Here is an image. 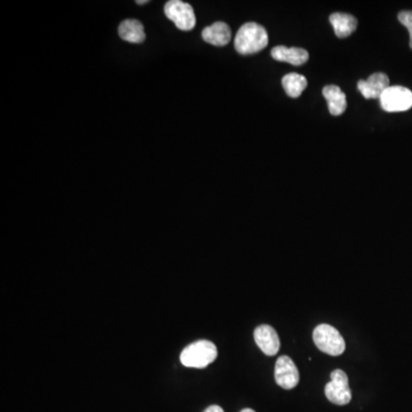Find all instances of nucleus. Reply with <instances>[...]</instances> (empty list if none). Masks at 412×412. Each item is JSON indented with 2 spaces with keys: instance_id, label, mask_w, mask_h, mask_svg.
<instances>
[{
  "instance_id": "nucleus-1",
  "label": "nucleus",
  "mask_w": 412,
  "mask_h": 412,
  "mask_svg": "<svg viewBox=\"0 0 412 412\" xmlns=\"http://www.w3.org/2000/svg\"><path fill=\"white\" fill-rule=\"evenodd\" d=\"M268 41L267 31L262 25L248 22L239 28L234 45L239 54L250 55L267 48Z\"/></svg>"
},
{
  "instance_id": "nucleus-2",
  "label": "nucleus",
  "mask_w": 412,
  "mask_h": 412,
  "mask_svg": "<svg viewBox=\"0 0 412 412\" xmlns=\"http://www.w3.org/2000/svg\"><path fill=\"white\" fill-rule=\"evenodd\" d=\"M218 357L217 346L210 340H199L183 350L180 361L187 368H206Z\"/></svg>"
},
{
  "instance_id": "nucleus-3",
  "label": "nucleus",
  "mask_w": 412,
  "mask_h": 412,
  "mask_svg": "<svg viewBox=\"0 0 412 412\" xmlns=\"http://www.w3.org/2000/svg\"><path fill=\"white\" fill-rule=\"evenodd\" d=\"M313 339L318 350L327 355L339 356L346 350V343L343 336L332 325H318L313 332Z\"/></svg>"
},
{
  "instance_id": "nucleus-4",
  "label": "nucleus",
  "mask_w": 412,
  "mask_h": 412,
  "mask_svg": "<svg viewBox=\"0 0 412 412\" xmlns=\"http://www.w3.org/2000/svg\"><path fill=\"white\" fill-rule=\"evenodd\" d=\"M325 397L331 403L337 406L348 404L352 400V390L346 372L340 369L331 372V381L325 386Z\"/></svg>"
},
{
  "instance_id": "nucleus-5",
  "label": "nucleus",
  "mask_w": 412,
  "mask_h": 412,
  "mask_svg": "<svg viewBox=\"0 0 412 412\" xmlns=\"http://www.w3.org/2000/svg\"><path fill=\"white\" fill-rule=\"evenodd\" d=\"M164 12L167 19H170L179 30L190 31L196 25L194 8L189 3H183L181 0L167 1L164 7Z\"/></svg>"
},
{
  "instance_id": "nucleus-6",
  "label": "nucleus",
  "mask_w": 412,
  "mask_h": 412,
  "mask_svg": "<svg viewBox=\"0 0 412 412\" xmlns=\"http://www.w3.org/2000/svg\"><path fill=\"white\" fill-rule=\"evenodd\" d=\"M381 106L388 113H402L412 108V92L403 86H390L379 98Z\"/></svg>"
},
{
  "instance_id": "nucleus-7",
  "label": "nucleus",
  "mask_w": 412,
  "mask_h": 412,
  "mask_svg": "<svg viewBox=\"0 0 412 412\" xmlns=\"http://www.w3.org/2000/svg\"><path fill=\"white\" fill-rule=\"evenodd\" d=\"M275 381L280 388L292 390L299 384V370L289 356H280L275 364Z\"/></svg>"
},
{
  "instance_id": "nucleus-8",
  "label": "nucleus",
  "mask_w": 412,
  "mask_h": 412,
  "mask_svg": "<svg viewBox=\"0 0 412 412\" xmlns=\"http://www.w3.org/2000/svg\"><path fill=\"white\" fill-rule=\"evenodd\" d=\"M255 340L259 348L267 356L276 355L280 348V338L271 325H260L255 330Z\"/></svg>"
},
{
  "instance_id": "nucleus-9",
  "label": "nucleus",
  "mask_w": 412,
  "mask_h": 412,
  "mask_svg": "<svg viewBox=\"0 0 412 412\" xmlns=\"http://www.w3.org/2000/svg\"><path fill=\"white\" fill-rule=\"evenodd\" d=\"M390 87V78L384 73H374L367 80H360L357 88L365 99H379Z\"/></svg>"
},
{
  "instance_id": "nucleus-10",
  "label": "nucleus",
  "mask_w": 412,
  "mask_h": 412,
  "mask_svg": "<svg viewBox=\"0 0 412 412\" xmlns=\"http://www.w3.org/2000/svg\"><path fill=\"white\" fill-rule=\"evenodd\" d=\"M271 57L280 62L290 63L292 66H301L308 61L309 54L304 48L277 46L271 50Z\"/></svg>"
},
{
  "instance_id": "nucleus-11",
  "label": "nucleus",
  "mask_w": 412,
  "mask_h": 412,
  "mask_svg": "<svg viewBox=\"0 0 412 412\" xmlns=\"http://www.w3.org/2000/svg\"><path fill=\"white\" fill-rule=\"evenodd\" d=\"M201 37L208 44L214 46H225L232 39V30L225 22H215L201 32Z\"/></svg>"
},
{
  "instance_id": "nucleus-12",
  "label": "nucleus",
  "mask_w": 412,
  "mask_h": 412,
  "mask_svg": "<svg viewBox=\"0 0 412 412\" xmlns=\"http://www.w3.org/2000/svg\"><path fill=\"white\" fill-rule=\"evenodd\" d=\"M323 97L329 104V111L334 116H340L346 111V95L340 87L336 85L325 86L323 88Z\"/></svg>"
},
{
  "instance_id": "nucleus-13",
  "label": "nucleus",
  "mask_w": 412,
  "mask_h": 412,
  "mask_svg": "<svg viewBox=\"0 0 412 412\" xmlns=\"http://www.w3.org/2000/svg\"><path fill=\"white\" fill-rule=\"evenodd\" d=\"M330 23L334 29V34L339 38H346L355 31L357 20L350 14L334 13L330 15Z\"/></svg>"
},
{
  "instance_id": "nucleus-14",
  "label": "nucleus",
  "mask_w": 412,
  "mask_h": 412,
  "mask_svg": "<svg viewBox=\"0 0 412 412\" xmlns=\"http://www.w3.org/2000/svg\"><path fill=\"white\" fill-rule=\"evenodd\" d=\"M120 38L133 44H140L145 39V28L138 20H125L118 28Z\"/></svg>"
},
{
  "instance_id": "nucleus-15",
  "label": "nucleus",
  "mask_w": 412,
  "mask_h": 412,
  "mask_svg": "<svg viewBox=\"0 0 412 412\" xmlns=\"http://www.w3.org/2000/svg\"><path fill=\"white\" fill-rule=\"evenodd\" d=\"M282 85L289 97L299 98L302 92L307 87V79L305 78V76L299 75V73H289L284 76L282 79Z\"/></svg>"
},
{
  "instance_id": "nucleus-16",
  "label": "nucleus",
  "mask_w": 412,
  "mask_h": 412,
  "mask_svg": "<svg viewBox=\"0 0 412 412\" xmlns=\"http://www.w3.org/2000/svg\"><path fill=\"white\" fill-rule=\"evenodd\" d=\"M399 21L402 23L410 35V48H412V10H403V12L399 13Z\"/></svg>"
},
{
  "instance_id": "nucleus-17",
  "label": "nucleus",
  "mask_w": 412,
  "mask_h": 412,
  "mask_svg": "<svg viewBox=\"0 0 412 412\" xmlns=\"http://www.w3.org/2000/svg\"><path fill=\"white\" fill-rule=\"evenodd\" d=\"M204 412H225L224 409L219 406H208V409H205Z\"/></svg>"
},
{
  "instance_id": "nucleus-18",
  "label": "nucleus",
  "mask_w": 412,
  "mask_h": 412,
  "mask_svg": "<svg viewBox=\"0 0 412 412\" xmlns=\"http://www.w3.org/2000/svg\"><path fill=\"white\" fill-rule=\"evenodd\" d=\"M148 3V1H145V0H142V1H136V3H138V5H143V3Z\"/></svg>"
},
{
  "instance_id": "nucleus-19",
  "label": "nucleus",
  "mask_w": 412,
  "mask_h": 412,
  "mask_svg": "<svg viewBox=\"0 0 412 412\" xmlns=\"http://www.w3.org/2000/svg\"><path fill=\"white\" fill-rule=\"evenodd\" d=\"M241 412H255V410L252 409H243Z\"/></svg>"
}]
</instances>
